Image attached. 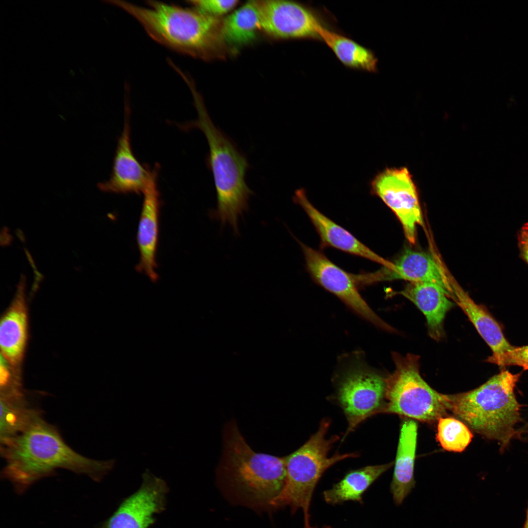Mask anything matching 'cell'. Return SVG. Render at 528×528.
I'll use <instances>...</instances> for the list:
<instances>
[{
  "label": "cell",
  "mask_w": 528,
  "mask_h": 528,
  "mask_svg": "<svg viewBox=\"0 0 528 528\" xmlns=\"http://www.w3.org/2000/svg\"><path fill=\"white\" fill-rule=\"evenodd\" d=\"M260 28L258 0L247 2L222 20V33L227 45L249 43L255 39Z\"/></svg>",
  "instance_id": "cb8c5ba5"
},
{
  "label": "cell",
  "mask_w": 528,
  "mask_h": 528,
  "mask_svg": "<svg viewBox=\"0 0 528 528\" xmlns=\"http://www.w3.org/2000/svg\"><path fill=\"white\" fill-rule=\"evenodd\" d=\"M330 424L324 418L317 431L300 448L286 456V478L282 490L271 503L275 507L288 506L292 512L301 509L305 524L310 523L309 508L313 493L323 473L344 459L357 456L355 453L336 452L329 457L333 444L339 437L327 438Z\"/></svg>",
  "instance_id": "8992f818"
},
{
  "label": "cell",
  "mask_w": 528,
  "mask_h": 528,
  "mask_svg": "<svg viewBox=\"0 0 528 528\" xmlns=\"http://www.w3.org/2000/svg\"><path fill=\"white\" fill-rule=\"evenodd\" d=\"M1 355L10 364L15 375L21 378L28 339V315L23 289L20 288L3 314L0 324Z\"/></svg>",
  "instance_id": "e0dca14e"
},
{
  "label": "cell",
  "mask_w": 528,
  "mask_h": 528,
  "mask_svg": "<svg viewBox=\"0 0 528 528\" xmlns=\"http://www.w3.org/2000/svg\"><path fill=\"white\" fill-rule=\"evenodd\" d=\"M41 411L31 405L25 395L0 398V444L14 438L39 419Z\"/></svg>",
  "instance_id": "603a6c76"
},
{
  "label": "cell",
  "mask_w": 528,
  "mask_h": 528,
  "mask_svg": "<svg viewBox=\"0 0 528 528\" xmlns=\"http://www.w3.org/2000/svg\"><path fill=\"white\" fill-rule=\"evenodd\" d=\"M486 361L501 367L518 366L525 370H528V345L512 346L509 349L499 354H493Z\"/></svg>",
  "instance_id": "484cf974"
},
{
  "label": "cell",
  "mask_w": 528,
  "mask_h": 528,
  "mask_svg": "<svg viewBox=\"0 0 528 528\" xmlns=\"http://www.w3.org/2000/svg\"><path fill=\"white\" fill-rule=\"evenodd\" d=\"M159 168L157 167L142 193L143 201L136 237L140 257L136 270L145 274L153 282L158 279L156 256L161 204L157 186Z\"/></svg>",
  "instance_id": "5bb4252c"
},
{
  "label": "cell",
  "mask_w": 528,
  "mask_h": 528,
  "mask_svg": "<svg viewBox=\"0 0 528 528\" xmlns=\"http://www.w3.org/2000/svg\"><path fill=\"white\" fill-rule=\"evenodd\" d=\"M220 477L231 487L257 503L270 505L281 493L286 478V457L254 451L235 420L225 425Z\"/></svg>",
  "instance_id": "5b68a950"
},
{
  "label": "cell",
  "mask_w": 528,
  "mask_h": 528,
  "mask_svg": "<svg viewBox=\"0 0 528 528\" xmlns=\"http://www.w3.org/2000/svg\"><path fill=\"white\" fill-rule=\"evenodd\" d=\"M306 268L313 280L332 293L354 312L371 323L388 331L394 329L370 308L358 290L353 274L347 272L330 261L322 252L301 242Z\"/></svg>",
  "instance_id": "30bf717a"
},
{
  "label": "cell",
  "mask_w": 528,
  "mask_h": 528,
  "mask_svg": "<svg viewBox=\"0 0 528 528\" xmlns=\"http://www.w3.org/2000/svg\"><path fill=\"white\" fill-rule=\"evenodd\" d=\"M192 92L198 118L179 128L198 129L204 134L209 146L206 162L213 175L217 199V208L210 211V216L222 225L228 224L238 234L239 219L247 211L254 194L245 181L248 160L235 142L215 125L198 93L195 89Z\"/></svg>",
  "instance_id": "3957f363"
},
{
  "label": "cell",
  "mask_w": 528,
  "mask_h": 528,
  "mask_svg": "<svg viewBox=\"0 0 528 528\" xmlns=\"http://www.w3.org/2000/svg\"><path fill=\"white\" fill-rule=\"evenodd\" d=\"M319 35L320 39L345 66L370 72L377 70V59L371 50L323 25L319 28Z\"/></svg>",
  "instance_id": "7402d4cb"
},
{
  "label": "cell",
  "mask_w": 528,
  "mask_h": 528,
  "mask_svg": "<svg viewBox=\"0 0 528 528\" xmlns=\"http://www.w3.org/2000/svg\"><path fill=\"white\" fill-rule=\"evenodd\" d=\"M371 188L396 215L407 240L414 243L417 226L423 224V218L418 190L409 170L386 168L374 177Z\"/></svg>",
  "instance_id": "9c48e42d"
},
{
  "label": "cell",
  "mask_w": 528,
  "mask_h": 528,
  "mask_svg": "<svg viewBox=\"0 0 528 528\" xmlns=\"http://www.w3.org/2000/svg\"><path fill=\"white\" fill-rule=\"evenodd\" d=\"M109 2L135 19L153 40L176 52L204 60L222 59L227 54L219 18L194 7L156 0L146 1V6L124 0Z\"/></svg>",
  "instance_id": "7a4b0ae2"
},
{
  "label": "cell",
  "mask_w": 528,
  "mask_h": 528,
  "mask_svg": "<svg viewBox=\"0 0 528 528\" xmlns=\"http://www.w3.org/2000/svg\"><path fill=\"white\" fill-rule=\"evenodd\" d=\"M473 434L468 426L453 417H441L438 420L436 438L445 450L462 452L469 444Z\"/></svg>",
  "instance_id": "d4e9b609"
},
{
  "label": "cell",
  "mask_w": 528,
  "mask_h": 528,
  "mask_svg": "<svg viewBox=\"0 0 528 528\" xmlns=\"http://www.w3.org/2000/svg\"><path fill=\"white\" fill-rule=\"evenodd\" d=\"M261 29L280 39H320L323 25L316 15L304 5L289 0H258Z\"/></svg>",
  "instance_id": "8fae6325"
},
{
  "label": "cell",
  "mask_w": 528,
  "mask_h": 528,
  "mask_svg": "<svg viewBox=\"0 0 528 528\" xmlns=\"http://www.w3.org/2000/svg\"><path fill=\"white\" fill-rule=\"evenodd\" d=\"M0 452L5 461L3 476L20 492L58 469L85 474L99 481L115 464L113 460H95L76 452L43 418L0 444Z\"/></svg>",
  "instance_id": "6da1fadb"
},
{
  "label": "cell",
  "mask_w": 528,
  "mask_h": 528,
  "mask_svg": "<svg viewBox=\"0 0 528 528\" xmlns=\"http://www.w3.org/2000/svg\"><path fill=\"white\" fill-rule=\"evenodd\" d=\"M187 2L200 12L217 18L230 12L239 3L237 0H196Z\"/></svg>",
  "instance_id": "4316f807"
},
{
  "label": "cell",
  "mask_w": 528,
  "mask_h": 528,
  "mask_svg": "<svg viewBox=\"0 0 528 528\" xmlns=\"http://www.w3.org/2000/svg\"><path fill=\"white\" fill-rule=\"evenodd\" d=\"M140 488L126 499L103 528H148L164 508L168 490L164 480L147 470Z\"/></svg>",
  "instance_id": "4fadbf2b"
},
{
  "label": "cell",
  "mask_w": 528,
  "mask_h": 528,
  "mask_svg": "<svg viewBox=\"0 0 528 528\" xmlns=\"http://www.w3.org/2000/svg\"><path fill=\"white\" fill-rule=\"evenodd\" d=\"M293 201L304 209L315 228L322 248L332 247L389 267V262L373 251L352 234L318 210L308 200L303 189L297 190Z\"/></svg>",
  "instance_id": "2e32d148"
},
{
  "label": "cell",
  "mask_w": 528,
  "mask_h": 528,
  "mask_svg": "<svg viewBox=\"0 0 528 528\" xmlns=\"http://www.w3.org/2000/svg\"><path fill=\"white\" fill-rule=\"evenodd\" d=\"M156 168L141 164L133 152L131 140L130 109L126 102L124 125L118 139L109 180L99 183L102 191L116 194L143 193Z\"/></svg>",
  "instance_id": "7c38bea8"
},
{
  "label": "cell",
  "mask_w": 528,
  "mask_h": 528,
  "mask_svg": "<svg viewBox=\"0 0 528 528\" xmlns=\"http://www.w3.org/2000/svg\"><path fill=\"white\" fill-rule=\"evenodd\" d=\"M393 464L390 462L370 465L350 471L331 488L323 492L325 502L332 505L349 501L361 502L363 494Z\"/></svg>",
  "instance_id": "44dd1931"
},
{
  "label": "cell",
  "mask_w": 528,
  "mask_h": 528,
  "mask_svg": "<svg viewBox=\"0 0 528 528\" xmlns=\"http://www.w3.org/2000/svg\"><path fill=\"white\" fill-rule=\"evenodd\" d=\"M304 528H318L317 527H312L310 525V523H309V524H304ZM321 528H332L331 527H330V526H324L322 527Z\"/></svg>",
  "instance_id": "f1b7e54d"
},
{
  "label": "cell",
  "mask_w": 528,
  "mask_h": 528,
  "mask_svg": "<svg viewBox=\"0 0 528 528\" xmlns=\"http://www.w3.org/2000/svg\"><path fill=\"white\" fill-rule=\"evenodd\" d=\"M520 374L504 370L472 390L444 395L451 411L476 433L505 448L516 435L520 405L514 389Z\"/></svg>",
  "instance_id": "277c9868"
},
{
  "label": "cell",
  "mask_w": 528,
  "mask_h": 528,
  "mask_svg": "<svg viewBox=\"0 0 528 528\" xmlns=\"http://www.w3.org/2000/svg\"><path fill=\"white\" fill-rule=\"evenodd\" d=\"M517 236L520 256L528 264V222L520 228Z\"/></svg>",
  "instance_id": "83f0119b"
},
{
  "label": "cell",
  "mask_w": 528,
  "mask_h": 528,
  "mask_svg": "<svg viewBox=\"0 0 528 528\" xmlns=\"http://www.w3.org/2000/svg\"><path fill=\"white\" fill-rule=\"evenodd\" d=\"M394 372L385 378V406L382 413L395 414L426 423L444 417L447 410L444 394L421 377L418 355H393Z\"/></svg>",
  "instance_id": "52a82bcc"
},
{
  "label": "cell",
  "mask_w": 528,
  "mask_h": 528,
  "mask_svg": "<svg viewBox=\"0 0 528 528\" xmlns=\"http://www.w3.org/2000/svg\"><path fill=\"white\" fill-rule=\"evenodd\" d=\"M364 277L368 285L395 279L435 283L446 289L451 297L453 296L450 280L436 259L429 253L411 249H406L390 267L365 273Z\"/></svg>",
  "instance_id": "9a60e30c"
},
{
  "label": "cell",
  "mask_w": 528,
  "mask_h": 528,
  "mask_svg": "<svg viewBox=\"0 0 528 528\" xmlns=\"http://www.w3.org/2000/svg\"><path fill=\"white\" fill-rule=\"evenodd\" d=\"M397 294L413 302L424 314L428 333L440 340L444 334L443 323L446 313L454 305L451 294L441 286L432 282H409Z\"/></svg>",
  "instance_id": "ac0fdd59"
},
{
  "label": "cell",
  "mask_w": 528,
  "mask_h": 528,
  "mask_svg": "<svg viewBox=\"0 0 528 528\" xmlns=\"http://www.w3.org/2000/svg\"><path fill=\"white\" fill-rule=\"evenodd\" d=\"M523 528H528V506L526 511V519Z\"/></svg>",
  "instance_id": "f546056e"
},
{
  "label": "cell",
  "mask_w": 528,
  "mask_h": 528,
  "mask_svg": "<svg viewBox=\"0 0 528 528\" xmlns=\"http://www.w3.org/2000/svg\"><path fill=\"white\" fill-rule=\"evenodd\" d=\"M385 378L361 363L349 367L340 379L336 398L348 422L345 436L385 406Z\"/></svg>",
  "instance_id": "ba28073f"
},
{
  "label": "cell",
  "mask_w": 528,
  "mask_h": 528,
  "mask_svg": "<svg viewBox=\"0 0 528 528\" xmlns=\"http://www.w3.org/2000/svg\"><path fill=\"white\" fill-rule=\"evenodd\" d=\"M452 299L463 311L477 331L491 349L492 354L501 353L511 345L499 324L483 306L476 304L456 283L450 280Z\"/></svg>",
  "instance_id": "ffe728a7"
},
{
  "label": "cell",
  "mask_w": 528,
  "mask_h": 528,
  "mask_svg": "<svg viewBox=\"0 0 528 528\" xmlns=\"http://www.w3.org/2000/svg\"><path fill=\"white\" fill-rule=\"evenodd\" d=\"M418 435L417 423L412 419L402 423L390 491L399 506L415 487L414 466Z\"/></svg>",
  "instance_id": "d6986e66"
}]
</instances>
